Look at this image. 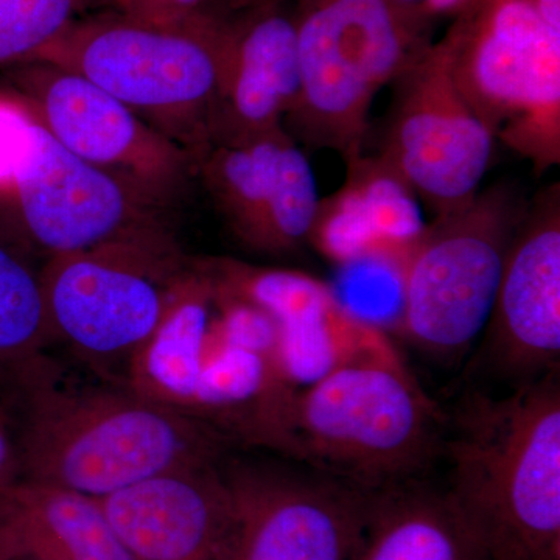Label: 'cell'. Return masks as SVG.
<instances>
[{"mask_svg": "<svg viewBox=\"0 0 560 560\" xmlns=\"http://www.w3.org/2000/svg\"><path fill=\"white\" fill-rule=\"evenodd\" d=\"M445 425L394 353L340 364L301 388L272 390L241 434L371 492L425 474L442 453Z\"/></svg>", "mask_w": 560, "mask_h": 560, "instance_id": "obj_1", "label": "cell"}, {"mask_svg": "<svg viewBox=\"0 0 560 560\" xmlns=\"http://www.w3.org/2000/svg\"><path fill=\"white\" fill-rule=\"evenodd\" d=\"M448 493L486 560H560L559 372L471 394L445 425Z\"/></svg>", "mask_w": 560, "mask_h": 560, "instance_id": "obj_2", "label": "cell"}, {"mask_svg": "<svg viewBox=\"0 0 560 560\" xmlns=\"http://www.w3.org/2000/svg\"><path fill=\"white\" fill-rule=\"evenodd\" d=\"M20 480L102 500L138 482L219 460L212 423L135 390L54 385L43 363L16 383Z\"/></svg>", "mask_w": 560, "mask_h": 560, "instance_id": "obj_3", "label": "cell"}, {"mask_svg": "<svg viewBox=\"0 0 560 560\" xmlns=\"http://www.w3.org/2000/svg\"><path fill=\"white\" fill-rule=\"evenodd\" d=\"M300 90L283 130L301 147L359 161L372 103L433 40L390 0H291Z\"/></svg>", "mask_w": 560, "mask_h": 560, "instance_id": "obj_4", "label": "cell"}, {"mask_svg": "<svg viewBox=\"0 0 560 560\" xmlns=\"http://www.w3.org/2000/svg\"><path fill=\"white\" fill-rule=\"evenodd\" d=\"M228 21L168 27L102 10L28 61L79 73L197 160L209 149Z\"/></svg>", "mask_w": 560, "mask_h": 560, "instance_id": "obj_5", "label": "cell"}, {"mask_svg": "<svg viewBox=\"0 0 560 560\" xmlns=\"http://www.w3.org/2000/svg\"><path fill=\"white\" fill-rule=\"evenodd\" d=\"M497 140L537 172L560 161V32L534 0H474L436 40Z\"/></svg>", "mask_w": 560, "mask_h": 560, "instance_id": "obj_6", "label": "cell"}, {"mask_svg": "<svg viewBox=\"0 0 560 560\" xmlns=\"http://www.w3.org/2000/svg\"><path fill=\"white\" fill-rule=\"evenodd\" d=\"M529 201L497 184L438 217L401 272V326L419 349L458 359L488 326L512 238Z\"/></svg>", "mask_w": 560, "mask_h": 560, "instance_id": "obj_7", "label": "cell"}, {"mask_svg": "<svg viewBox=\"0 0 560 560\" xmlns=\"http://www.w3.org/2000/svg\"><path fill=\"white\" fill-rule=\"evenodd\" d=\"M16 103L0 201L40 259L173 231L171 206L80 160Z\"/></svg>", "mask_w": 560, "mask_h": 560, "instance_id": "obj_8", "label": "cell"}, {"mask_svg": "<svg viewBox=\"0 0 560 560\" xmlns=\"http://www.w3.org/2000/svg\"><path fill=\"white\" fill-rule=\"evenodd\" d=\"M191 265L173 231L49 257L40 279L54 340L95 363L130 361Z\"/></svg>", "mask_w": 560, "mask_h": 560, "instance_id": "obj_9", "label": "cell"}, {"mask_svg": "<svg viewBox=\"0 0 560 560\" xmlns=\"http://www.w3.org/2000/svg\"><path fill=\"white\" fill-rule=\"evenodd\" d=\"M378 161L434 219L480 191L495 136L460 90L436 40L394 83Z\"/></svg>", "mask_w": 560, "mask_h": 560, "instance_id": "obj_10", "label": "cell"}, {"mask_svg": "<svg viewBox=\"0 0 560 560\" xmlns=\"http://www.w3.org/2000/svg\"><path fill=\"white\" fill-rule=\"evenodd\" d=\"M0 73L33 119L88 164L168 206L197 178L189 151L79 73L44 61L21 62Z\"/></svg>", "mask_w": 560, "mask_h": 560, "instance_id": "obj_11", "label": "cell"}, {"mask_svg": "<svg viewBox=\"0 0 560 560\" xmlns=\"http://www.w3.org/2000/svg\"><path fill=\"white\" fill-rule=\"evenodd\" d=\"M231 493L226 560H349L368 490L305 467L223 470Z\"/></svg>", "mask_w": 560, "mask_h": 560, "instance_id": "obj_12", "label": "cell"}, {"mask_svg": "<svg viewBox=\"0 0 560 560\" xmlns=\"http://www.w3.org/2000/svg\"><path fill=\"white\" fill-rule=\"evenodd\" d=\"M195 167L220 215L246 248L283 256L312 241L320 208L318 184L304 150L285 130L209 147Z\"/></svg>", "mask_w": 560, "mask_h": 560, "instance_id": "obj_13", "label": "cell"}, {"mask_svg": "<svg viewBox=\"0 0 560 560\" xmlns=\"http://www.w3.org/2000/svg\"><path fill=\"white\" fill-rule=\"evenodd\" d=\"M485 334L490 363L518 385L559 372V184L529 201L512 238Z\"/></svg>", "mask_w": 560, "mask_h": 560, "instance_id": "obj_14", "label": "cell"}, {"mask_svg": "<svg viewBox=\"0 0 560 560\" xmlns=\"http://www.w3.org/2000/svg\"><path fill=\"white\" fill-rule=\"evenodd\" d=\"M300 90L291 0H253L226 25L209 147L283 130Z\"/></svg>", "mask_w": 560, "mask_h": 560, "instance_id": "obj_15", "label": "cell"}, {"mask_svg": "<svg viewBox=\"0 0 560 560\" xmlns=\"http://www.w3.org/2000/svg\"><path fill=\"white\" fill-rule=\"evenodd\" d=\"M98 501L136 560L228 558L231 493L217 463L168 471Z\"/></svg>", "mask_w": 560, "mask_h": 560, "instance_id": "obj_16", "label": "cell"}, {"mask_svg": "<svg viewBox=\"0 0 560 560\" xmlns=\"http://www.w3.org/2000/svg\"><path fill=\"white\" fill-rule=\"evenodd\" d=\"M136 560L101 501L18 480L0 486V560Z\"/></svg>", "mask_w": 560, "mask_h": 560, "instance_id": "obj_17", "label": "cell"}, {"mask_svg": "<svg viewBox=\"0 0 560 560\" xmlns=\"http://www.w3.org/2000/svg\"><path fill=\"white\" fill-rule=\"evenodd\" d=\"M349 560H486L480 540L447 489L422 478L368 492Z\"/></svg>", "mask_w": 560, "mask_h": 560, "instance_id": "obj_18", "label": "cell"}, {"mask_svg": "<svg viewBox=\"0 0 560 560\" xmlns=\"http://www.w3.org/2000/svg\"><path fill=\"white\" fill-rule=\"evenodd\" d=\"M215 311V280L194 261L160 326L128 361V388L190 415Z\"/></svg>", "mask_w": 560, "mask_h": 560, "instance_id": "obj_19", "label": "cell"}, {"mask_svg": "<svg viewBox=\"0 0 560 560\" xmlns=\"http://www.w3.org/2000/svg\"><path fill=\"white\" fill-rule=\"evenodd\" d=\"M348 168V187L331 208L320 206L312 238L320 235L329 254L342 260L393 246L411 249L425 231L415 194L377 158L363 154Z\"/></svg>", "mask_w": 560, "mask_h": 560, "instance_id": "obj_20", "label": "cell"}, {"mask_svg": "<svg viewBox=\"0 0 560 560\" xmlns=\"http://www.w3.org/2000/svg\"><path fill=\"white\" fill-rule=\"evenodd\" d=\"M38 259L0 201V383L11 386L54 341Z\"/></svg>", "mask_w": 560, "mask_h": 560, "instance_id": "obj_21", "label": "cell"}, {"mask_svg": "<svg viewBox=\"0 0 560 560\" xmlns=\"http://www.w3.org/2000/svg\"><path fill=\"white\" fill-rule=\"evenodd\" d=\"M110 0H0V70L32 60L81 18Z\"/></svg>", "mask_w": 560, "mask_h": 560, "instance_id": "obj_22", "label": "cell"}, {"mask_svg": "<svg viewBox=\"0 0 560 560\" xmlns=\"http://www.w3.org/2000/svg\"><path fill=\"white\" fill-rule=\"evenodd\" d=\"M253 0H110L109 10L168 27H198L230 20Z\"/></svg>", "mask_w": 560, "mask_h": 560, "instance_id": "obj_23", "label": "cell"}, {"mask_svg": "<svg viewBox=\"0 0 560 560\" xmlns=\"http://www.w3.org/2000/svg\"><path fill=\"white\" fill-rule=\"evenodd\" d=\"M397 9L434 28L441 21H453L463 13L474 0H390Z\"/></svg>", "mask_w": 560, "mask_h": 560, "instance_id": "obj_24", "label": "cell"}, {"mask_svg": "<svg viewBox=\"0 0 560 560\" xmlns=\"http://www.w3.org/2000/svg\"><path fill=\"white\" fill-rule=\"evenodd\" d=\"M20 478V460H18L16 436L10 430L9 419L0 412V486Z\"/></svg>", "mask_w": 560, "mask_h": 560, "instance_id": "obj_25", "label": "cell"}, {"mask_svg": "<svg viewBox=\"0 0 560 560\" xmlns=\"http://www.w3.org/2000/svg\"><path fill=\"white\" fill-rule=\"evenodd\" d=\"M16 560H27V559H16Z\"/></svg>", "mask_w": 560, "mask_h": 560, "instance_id": "obj_26", "label": "cell"}]
</instances>
